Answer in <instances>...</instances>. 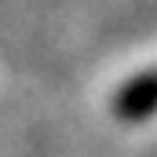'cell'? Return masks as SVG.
Returning <instances> with one entry per match:
<instances>
[{"label": "cell", "mask_w": 157, "mask_h": 157, "mask_svg": "<svg viewBox=\"0 0 157 157\" xmlns=\"http://www.w3.org/2000/svg\"><path fill=\"white\" fill-rule=\"evenodd\" d=\"M113 110L121 121H146L157 113V73H143V77L128 80L113 99Z\"/></svg>", "instance_id": "6da1fadb"}]
</instances>
